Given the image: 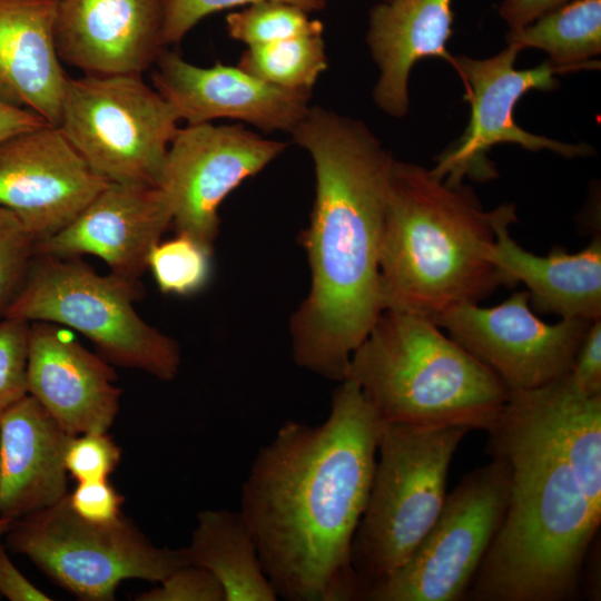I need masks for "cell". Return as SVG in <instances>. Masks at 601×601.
<instances>
[{"label":"cell","instance_id":"33","mask_svg":"<svg viewBox=\"0 0 601 601\" xmlns=\"http://www.w3.org/2000/svg\"><path fill=\"white\" fill-rule=\"evenodd\" d=\"M137 601H225L218 580L205 568L187 563L173 571L156 588L139 593Z\"/></svg>","mask_w":601,"mask_h":601},{"label":"cell","instance_id":"27","mask_svg":"<svg viewBox=\"0 0 601 601\" xmlns=\"http://www.w3.org/2000/svg\"><path fill=\"white\" fill-rule=\"evenodd\" d=\"M211 253L199 242L177 234L173 239L159 242L147 258V267L164 294L193 295L201 290L211 274Z\"/></svg>","mask_w":601,"mask_h":601},{"label":"cell","instance_id":"40","mask_svg":"<svg viewBox=\"0 0 601 601\" xmlns=\"http://www.w3.org/2000/svg\"><path fill=\"white\" fill-rule=\"evenodd\" d=\"M382 1H390V0H382Z\"/></svg>","mask_w":601,"mask_h":601},{"label":"cell","instance_id":"12","mask_svg":"<svg viewBox=\"0 0 601 601\" xmlns=\"http://www.w3.org/2000/svg\"><path fill=\"white\" fill-rule=\"evenodd\" d=\"M287 147L243 125H187L173 139L158 186L177 234L213 248L218 209L245 179L257 175Z\"/></svg>","mask_w":601,"mask_h":601},{"label":"cell","instance_id":"22","mask_svg":"<svg viewBox=\"0 0 601 601\" xmlns=\"http://www.w3.org/2000/svg\"><path fill=\"white\" fill-rule=\"evenodd\" d=\"M452 0H390L370 11L366 41L380 76L375 104L400 118L410 107L408 79L414 65L437 57L450 63L446 43L452 35Z\"/></svg>","mask_w":601,"mask_h":601},{"label":"cell","instance_id":"13","mask_svg":"<svg viewBox=\"0 0 601 601\" xmlns=\"http://www.w3.org/2000/svg\"><path fill=\"white\" fill-rule=\"evenodd\" d=\"M432 319L510 390L541 387L566 375L592 322L546 324L533 313L526 290L492 307L459 304Z\"/></svg>","mask_w":601,"mask_h":601},{"label":"cell","instance_id":"14","mask_svg":"<svg viewBox=\"0 0 601 601\" xmlns=\"http://www.w3.org/2000/svg\"><path fill=\"white\" fill-rule=\"evenodd\" d=\"M109 183L57 126L0 142V206L16 214L36 242L69 224Z\"/></svg>","mask_w":601,"mask_h":601},{"label":"cell","instance_id":"6","mask_svg":"<svg viewBox=\"0 0 601 601\" xmlns=\"http://www.w3.org/2000/svg\"><path fill=\"white\" fill-rule=\"evenodd\" d=\"M467 428L382 420L366 508L352 543L361 600L402 565L437 519L451 461Z\"/></svg>","mask_w":601,"mask_h":601},{"label":"cell","instance_id":"8","mask_svg":"<svg viewBox=\"0 0 601 601\" xmlns=\"http://www.w3.org/2000/svg\"><path fill=\"white\" fill-rule=\"evenodd\" d=\"M9 546L28 556L47 577L86 601H110L120 582L158 583L189 563L184 548L156 545L122 513L92 522L59 502L13 520Z\"/></svg>","mask_w":601,"mask_h":601},{"label":"cell","instance_id":"31","mask_svg":"<svg viewBox=\"0 0 601 601\" xmlns=\"http://www.w3.org/2000/svg\"><path fill=\"white\" fill-rule=\"evenodd\" d=\"M266 0H165L164 45H177L205 17L218 11ZM298 6L307 12L321 11L326 0H276Z\"/></svg>","mask_w":601,"mask_h":601},{"label":"cell","instance_id":"24","mask_svg":"<svg viewBox=\"0 0 601 601\" xmlns=\"http://www.w3.org/2000/svg\"><path fill=\"white\" fill-rule=\"evenodd\" d=\"M529 391L583 493L601 509V395L580 393L565 375Z\"/></svg>","mask_w":601,"mask_h":601},{"label":"cell","instance_id":"18","mask_svg":"<svg viewBox=\"0 0 601 601\" xmlns=\"http://www.w3.org/2000/svg\"><path fill=\"white\" fill-rule=\"evenodd\" d=\"M164 19L165 0H61L58 56L83 75H142L166 49Z\"/></svg>","mask_w":601,"mask_h":601},{"label":"cell","instance_id":"5","mask_svg":"<svg viewBox=\"0 0 601 601\" xmlns=\"http://www.w3.org/2000/svg\"><path fill=\"white\" fill-rule=\"evenodd\" d=\"M354 381L383 421L487 432L510 388L425 315L384 309L352 354Z\"/></svg>","mask_w":601,"mask_h":601},{"label":"cell","instance_id":"3","mask_svg":"<svg viewBox=\"0 0 601 601\" xmlns=\"http://www.w3.org/2000/svg\"><path fill=\"white\" fill-rule=\"evenodd\" d=\"M489 453L510 467L506 511L465 594L472 601L575 597L601 522L529 390H510Z\"/></svg>","mask_w":601,"mask_h":601},{"label":"cell","instance_id":"23","mask_svg":"<svg viewBox=\"0 0 601 601\" xmlns=\"http://www.w3.org/2000/svg\"><path fill=\"white\" fill-rule=\"evenodd\" d=\"M188 562L207 569L220 583L225 601H276L255 539L240 511L207 509L197 514Z\"/></svg>","mask_w":601,"mask_h":601},{"label":"cell","instance_id":"17","mask_svg":"<svg viewBox=\"0 0 601 601\" xmlns=\"http://www.w3.org/2000/svg\"><path fill=\"white\" fill-rule=\"evenodd\" d=\"M116 378L110 363L83 347L67 328L30 323L28 394L68 434L107 433L120 407Z\"/></svg>","mask_w":601,"mask_h":601},{"label":"cell","instance_id":"4","mask_svg":"<svg viewBox=\"0 0 601 601\" xmlns=\"http://www.w3.org/2000/svg\"><path fill=\"white\" fill-rule=\"evenodd\" d=\"M491 213L473 190L394 159L380 255L383 311L435 317L503 286L490 259Z\"/></svg>","mask_w":601,"mask_h":601},{"label":"cell","instance_id":"28","mask_svg":"<svg viewBox=\"0 0 601 601\" xmlns=\"http://www.w3.org/2000/svg\"><path fill=\"white\" fill-rule=\"evenodd\" d=\"M303 8L276 0L259 1L226 16L231 39L247 47L276 42L295 36L323 32L324 26L311 19Z\"/></svg>","mask_w":601,"mask_h":601},{"label":"cell","instance_id":"2","mask_svg":"<svg viewBox=\"0 0 601 601\" xmlns=\"http://www.w3.org/2000/svg\"><path fill=\"white\" fill-rule=\"evenodd\" d=\"M290 135L315 169L314 206L300 235L311 288L290 319L293 357L342 382L383 312L380 255L394 158L364 122L319 106Z\"/></svg>","mask_w":601,"mask_h":601},{"label":"cell","instance_id":"39","mask_svg":"<svg viewBox=\"0 0 601 601\" xmlns=\"http://www.w3.org/2000/svg\"><path fill=\"white\" fill-rule=\"evenodd\" d=\"M12 522V519L0 516V540L4 534H7V532L11 528Z\"/></svg>","mask_w":601,"mask_h":601},{"label":"cell","instance_id":"35","mask_svg":"<svg viewBox=\"0 0 601 601\" xmlns=\"http://www.w3.org/2000/svg\"><path fill=\"white\" fill-rule=\"evenodd\" d=\"M565 376L580 393L588 396L601 395V318L590 323Z\"/></svg>","mask_w":601,"mask_h":601},{"label":"cell","instance_id":"19","mask_svg":"<svg viewBox=\"0 0 601 601\" xmlns=\"http://www.w3.org/2000/svg\"><path fill=\"white\" fill-rule=\"evenodd\" d=\"M494 243L490 259L503 286H526L531 307L561 318H601V237L595 236L582 250L570 254L554 247L545 256L532 254L511 236L515 223L513 204L490 211Z\"/></svg>","mask_w":601,"mask_h":601},{"label":"cell","instance_id":"36","mask_svg":"<svg viewBox=\"0 0 601 601\" xmlns=\"http://www.w3.org/2000/svg\"><path fill=\"white\" fill-rule=\"evenodd\" d=\"M0 594L11 601H48L51 598L33 585L12 563L0 540Z\"/></svg>","mask_w":601,"mask_h":601},{"label":"cell","instance_id":"38","mask_svg":"<svg viewBox=\"0 0 601 601\" xmlns=\"http://www.w3.org/2000/svg\"><path fill=\"white\" fill-rule=\"evenodd\" d=\"M50 125L39 115L0 100V142L22 131Z\"/></svg>","mask_w":601,"mask_h":601},{"label":"cell","instance_id":"30","mask_svg":"<svg viewBox=\"0 0 601 601\" xmlns=\"http://www.w3.org/2000/svg\"><path fill=\"white\" fill-rule=\"evenodd\" d=\"M29 327L27 321L0 318V414L28 394Z\"/></svg>","mask_w":601,"mask_h":601},{"label":"cell","instance_id":"26","mask_svg":"<svg viewBox=\"0 0 601 601\" xmlns=\"http://www.w3.org/2000/svg\"><path fill=\"white\" fill-rule=\"evenodd\" d=\"M237 66L273 86L312 91L328 67L323 32L247 47Z\"/></svg>","mask_w":601,"mask_h":601},{"label":"cell","instance_id":"11","mask_svg":"<svg viewBox=\"0 0 601 601\" xmlns=\"http://www.w3.org/2000/svg\"><path fill=\"white\" fill-rule=\"evenodd\" d=\"M520 50L508 45L501 52L484 59L453 57L452 65L465 85L471 117L463 135L437 158L432 173L449 184H462L465 177L489 180L496 176L487 158L497 144H516L531 151L550 150L565 158L588 157L594 149L587 144H568L531 134L514 120V108L528 91L558 88L556 75L570 69L549 60L530 69L514 67Z\"/></svg>","mask_w":601,"mask_h":601},{"label":"cell","instance_id":"15","mask_svg":"<svg viewBox=\"0 0 601 601\" xmlns=\"http://www.w3.org/2000/svg\"><path fill=\"white\" fill-rule=\"evenodd\" d=\"M154 67V88L187 125L227 118L290 134L311 107V91L273 86L238 66L200 67L165 49Z\"/></svg>","mask_w":601,"mask_h":601},{"label":"cell","instance_id":"29","mask_svg":"<svg viewBox=\"0 0 601 601\" xmlns=\"http://www.w3.org/2000/svg\"><path fill=\"white\" fill-rule=\"evenodd\" d=\"M36 238L11 210L0 206V318L35 257Z\"/></svg>","mask_w":601,"mask_h":601},{"label":"cell","instance_id":"7","mask_svg":"<svg viewBox=\"0 0 601 601\" xmlns=\"http://www.w3.org/2000/svg\"><path fill=\"white\" fill-rule=\"evenodd\" d=\"M140 293L138 280L101 275L79 258L35 255L3 317L75 329L110 364L173 381L179 345L137 313Z\"/></svg>","mask_w":601,"mask_h":601},{"label":"cell","instance_id":"16","mask_svg":"<svg viewBox=\"0 0 601 601\" xmlns=\"http://www.w3.org/2000/svg\"><path fill=\"white\" fill-rule=\"evenodd\" d=\"M173 216L159 186L109 183L69 224L36 242L35 254L60 258L93 255L110 272L138 280Z\"/></svg>","mask_w":601,"mask_h":601},{"label":"cell","instance_id":"37","mask_svg":"<svg viewBox=\"0 0 601 601\" xmlns=\"http://www.w3.org/2000/svg\"><path fill=\"white\" fill-rule=\"evenodd\" d=\"M570 1L572 0H503L497 12L509 30H516Z\"/></svg>","mask_w":601,"mask_h":601},{"label":"cell","instance_id":"20","mask_svg":"<svg viewBox=\"0 0 601 601\" xmlns=\"http://www.w3.org/2000/svg\"><path fill=\"white\" fill-rule=\"evenodd\" d=\"M71 437L30 394L0 414V516L17 520L68 494Z\"/></svg>","mask_w":601,"mask_h":601},{"label":"cell","instance_id":"34","mask_svg":"<svg viewBox=\"0 0 601 601\" xmlns=\"http://www.w3.org/2000/svg\"><path fill=\"white\" fill-rule=\"evenodd\" d=\"M68 501L79 516L92 522H109L121 514L124 496L104 479L78 482L68 493Z\"/></svg>","mask_w":601,"mask_h":601},{"label":"cell","instance_id":"9","mask_svg":"<svg viewBox=\"0 0 601 601\" xmlns=\"http://www.w3.org/2000/svg\"><path fill=\"white\" fill-rule=\"evenodd\" d=\"M179 121L139 73L83 75L68 78L57 127L108 181L158 186Z\"/></svg>","mask_w":601,"mask_h":601},{"label":"cell","instance_id":"10","mask_svg":"<svg viewBox=\"0 0 601 601\" xmlns=\"http://www.w3.org/2000/svg\"><path fill=\"white\" fill-rule=\"evenodd\" d=\"M510 467L501 457L469 472L410 558L365 591V601H457L503 521Z\"/></svg>","mask_w":601,"mask_h":601},{"label":"cell","instance_id":"25","mask_svg":"<svg viewBox=\"0 0 601 601\" xmlns=\"http://www.w3.org/2000/svg\"><path fill=\"white\" fill-rule=\"evenodd\" d=\"M520 51L541 49L549 61L571 71L598 68L601 52V0H572L506 33Z\"/></svg>","mask_w":601,"mask_h":601},{"label":"cell","instance_id":"32","mask_svg":"<svg viewBox=\"0 0 601 601\" xmlns=\"http://www.w3.org/2000/svg\"><path fill=\"white\" fill-rule=\"evenodd\" d=\"M121 460V449L107 433L72 436L65 454L67 472L78 482L104 480Z\"/></svg>","mask_w":601,"mask_h":601},{"label":"cell","instance_id":"21","mask_svg":"<svg viewBox=\"0 0 601 601\" xmlns=\"http://www.w3.org/2000/svg\"><path fill=\"white\" fill-rule=\"evenodd\" d=\"M61 0H0V100L52 126L61 117L69 77L56 46Z\"/></svg>","mask_w":601,"mask_h":601},{"label":"cell","instance_id":"1","mask_svg":"<svg viewBox=\"0 0 601 601\" xmlns=\"http://www.w3.org/2000/svg\"><path fill=\"white\" fill-rule=\"evenodd\" d=\"M318 425L288 420L242 485L240 513L264 571L287 601H356L352 543L367 504L382 418L345 378Z\"/></svg>","mask_w":601,"mask_h":601}]
</instances>
